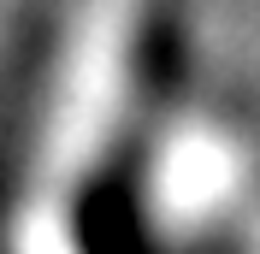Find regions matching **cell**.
<instances>
[{
	"instance_id": "1",
	"label": "cell",
	"mask_w": 260,
	"mask_h": 254,
	"mask_svg": "<svg viewBox=\"0 0 260 254\" xmlns=\"http://www.w3.org/2000/svg\"><path fill=\"white\" fill-rule=\"evenodd\" d=\"M178 65V0H77L65 24L36 172L48 195L136 183Z\"/></svg>"
},
{
	"instance_id": "2",
	"label": "cell",
	"mask_w": 260,
	"mask_h": 254,
	"mask_svg": "<svg viewBox=\"0 0 260 254\" xmlns=\"http://www.w3.org/2000/svg\"><path fill=\"white\" fill-rule=\"evenodd\" d=\"M142 219L154 242L237 248L260 207V136L237 112H172L142 160Z\"/></svg>"
},
{
	"instance_id": "3",
	"label": "cell",
	"mask_w": 260,
	"mask_h": 254,
	"mask_svg": "<svg viewBox=\"0 0 260 254\" xmlns=\"http://www.w3.org/2000/svg\"><path fill=\"white\" fill-rule=\"evenodd\" d=\"M18 254H154V231L142 219L136 183L113 189H83V195H36L24 213Z\"/></svg>"
},
{
	"instance_id": "4",
	"label": "cell",
	"mask_w": 260,
	"mask_h": 254,
	"mask_svg": "<svg viewBox=\"0 0 260 254\" xmlns=\"http://www.w3.org/2000/svg\"><path fill=\"white\" fill-rule=\"evenodd\" d=\"M237 254H260V207H254V219L243 225V237H237Z\"/></svg>"
}]
</instances>
